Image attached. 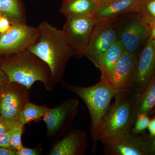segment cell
I'll return each instance as SVG.
<instances>
[{
    "instance_id": "6da1fadb",
    "label": "cell",
    "mask_w": 155,
    "mask_h": 155,
    "mask_svg": "<svg viewBox=\"0 0 155 155\" xmlns=\"http://www.w3.org/2000/svg\"><path fill=\"white\" fill-rule=\"evenodd\" d=\"M37 38L28 51L38 57L47 65L54 81L63 77L70 58L75 56L62 30L47 21L37 27Z\"/></svg>"
},
{
    "instance_id": "7a4b0ae2",
    "label": "cell",
    "mask_w": 155,
    "mask_h": 155,
    "mask_svg": "<svg viewBox=\"0 0 155 155\" xmlns=\"http://www.w3.org/2000/svg\"><path fill=\"white\" fill-rule=\"evenodd\" d=\"M0 66L9 80L30 88L36 81L48 85L53 80L48 67L41 59L29 51L4 57Z\"/></svg>"
},
{
    "instance_id": "3957f363",
    "label": "cell",
    "mask_w": 155,
    "mask_h": 155,
    "mask_svg": "<svg viewBox=\"0 0 155 155\" xmlns=\"http://www.w3.org/2000/svg\"><path fill=\"white\" fill-rule=\"evenodd\" d=\"M115 102L109 108L93 137L94 147L97 142L130 133L133 121L134 98L131 94L116 95Z\"/></svg>"
},
{
    "instance_id": "277c9868",
    "label": "cell",
    "mask_w": 155,
    "mask_h": 155,
    "mask_svg": "<svg viewBox=\"0 0 155 155\" xmlns=\"http://www.w3.org/2000/svg\"><path fill=\"white\" fill-rule=\"evenodd\" d=\"M71 88L81 98L88 108L92 137L110 106L111 101L116 95V91L109 82L101 79L92 86H72Z\"/></svg>"
},
{
    "instance_id": "5b68a950",
    "label": "cell",
    "mask_w": 155,
    "mask_h": 155,
    "mask_svg": "<svg viewBox=\"0 0 155 155\" xmlns=\"http://www.w3.org/2000/svg\"><path fill=\"white\" fill-rule=\"evenodd\" d=\"M115 25L117 40L125 51L138 55L150 35L149 26L142 21L135 13L128 14Z\"/></svg>"
},
{
    "instance_id": "8992f818",
    "label": "cell",
    "mask_w": 155,
    "mask_h": 155,
    "mask_svg": "<svg viewBox=\"0 0 155 155\" xmlns=\"http://www.w3.org/2000/svg\"><path fill=\"white\" fill-rule=\"evenodd\" d=\"M38 36L37 27L23 22L11 23L8 30L0 34V57L13 55L27 51Z\"/></svg>"
},
{
    "instance_id": "52a82bcc",
    "label": "cell",
    "mask_w": 155,
    "mask_h": 155,
    "mask_svg": "<svg viewBox=\"0 0 155 155\" xmlns=\"http://www.w3.org/2000/svg\"><path fill=\"white\" fill-rule=\"evenodd\" d=\"M95 25L92 17L67 18L62 30L75 56H84Z\"/></svg>"
},
{
    "instance_id": "ba28073f",
    "label": "cell",
    "mask_w": 155,
    "mask_h": 155,
    "mask_svg": "<svg viewBox=\"0 0 155 155\" xmlns=\"http://www.w3.org/2000/svg\"><path fill=\"white\" fill-rule=\"evenodd\" d=\"M155 74V41L150 35L137 55L135 81L131 92L134 99L147 86Z\"/></svg>"
},
{
    "instance_id": "9c48e42d",
    "label": "cell",
    "mask_w": 155,
    "mask_h": 155,
    "mask_svg": "<svg viewBox=\"0 0 155 155\" xmlns=\"http://www.w3.org/2000/svg\"><path fill=\"white\" fill-rule=\"evenodd\" d=\"M137 56L125 51L117 61L110 78L116 95L131 94L135 81Z\"/></svg>"
},
{
    "instance_id": "30bf717a",
    "label": "cell",
    "mask_w": 155,
    "mask_h": 155,
    "mask_svg": "<svg viewBox=\"0 0 155 155\" xmlns=\"http://www.w3.org/2000/svg\"><path fill=\"white\" fill-rule=\"evenodd\" d=\"M117 40V30L114 23L97 24L84 56L97 67L100 56Z\"/></svg>"
},
{
    "instance_id": "8fae6325",
    "label": "cell",
    "mask_w": 155,
    "mask_h": 155,
    "mask_svg": "<svg viewBox=\"0 0 155 155\" xmlns=\"http://www.w3.org/2000/svg\"><path fill=\"white\" fill-rule=\"evenodd\" d=\"M136 0H114L98 6L92 18L96 25L114 23L134 13Z\"/></svg>"
},
{
    "instance_id": "7c38bea8",
    "label": "cell",
    "mask_w": 155,
    "mask_h": 155,
    "mask_svg": "<svg viewBox=\"0 0 155 155\" xmlns=\"http://www.w3.org/2000/svg\"><path fill=\"white\" fill-rule=\"evenodd\" d=\"M101 142L107 155H145L142 149L138 135L130 133Z\"/></svg>"
},
{
    "instance_id": "4fadbf2b",
    "label": "cell",
    "mask_w": 155,
    "mask_h": 155,
    "mask_svg": "<svg viewBox=\"0 0 155 155\" xmlns=\"http://www.w3.org/2000/svg\"><path fill=\"white\" fill-rule=\"evenodd\" d=\"M6 87L0 97V116L1 121L12 125L19 122L22 109V100L17 92Z\"/></svg>"
},
{
    "instance_id": "5bb4252c",
    "label": "cell",
    "mask_w": 155,
    "mask_h": 155,
    "mask_svg": "<svg viewBox=\"0 0 155 155\" xmlns=\"http://www.w3.org/2000/svg\"><path fill=\"white\" fill-rule=\"evenodd\" d=\"M87 146L86 134L75 130L57 143L50 152L51 155H77L84 153Z\"/></svg>"
},
{
    "instance_id": "9a60e30c",
    "label": "cell",
    "mask_w": 155,
    "mask_h": 155,
    "mask_svg": "<svg viewBox=\"0 0 155 155\" xmlns=\"http://www.w3.org/2000/svg\"><path fill=\"white\" fill-rule=\"evenodd\" d=\"M78 101L71 100L53 109H48L43 117L48 133L52 134L61 127L69 116H73L76 112Z\"/></svg>"
},
{
    "instance_id": "2e32d148",
    "label": "cell",
    "mask_w": 155,
    "mask_h": 155,
    "mask_svg": "<svg viewBox=\"0 0 155 155\" xmlns=\"http://www.w3.org/2000/svg\"><path fill=\"white\" fill-rule=\"evenodd\" d=\"M125 51L122 44L117 40L100 56L97 67L101 72L100 79L110 83V77L116 63Z\"/></svg>"
},
{
    "instance_id": "e0dca14e",
    "label": "cell",
    "mask_w": 155,
    "mask_h": 155,
    "mask_svg": "<svg viewBox=\"0 0 155 155\" xmlns=\"http://www.w3.org/2000/svg\"><path fill=\"white\" fill-rule=\"evenodd\" d=\"M98 6L93 0H64L60 12L66 18L92 17Z\"/></svg>"
},
{
    "instance_id": "ac0fdd59",
    "label": "cell",
    "mask_w": 155,
    "mask_h": 155,
    "mask_svg": "<svg viewBox=\"0 0 155 155\" xmlns=\"http://www.w3.org/2000/svg\"><path fill=\"white\" fill-rule=\"evenodd\" d=\"M155 106V74L146 88L139 96L134 99L133 117L135 122L140 114L149 115Z\"/></svg>"
},
{
    "instance_id": "d6986e66",
    "label": "cell",
    "mask_w": 155,
    "mask_h": 155,
    "mask_svg": "<svg viewBox=\"0 0 155 155\" xmlns=\"http://www.w3.org/2000/svg\"><path fill=\"white\" fill-rule=\"evenodd\" d=\"M0 12L11 23H26V14L19 0H0Z\"/></svg>"
},
{
    "instance_id": "ffe728a7",
    "label": "cell",
    "mask_w": 155,
    "mask_h": 155,
    "mask_svg": "<svg viewBox=\"0 0 155 155\" xmlns=\"http://www.w3.org/2000/svg\"><path fill=\"white\" fill-rule=\"evenodd\" d=\"M49 108L44 106L37 105L27 102L22 108L19 118V123L23 127L33 121H37L43 118Z\"/></svg>"
},
{
    "instance_id": "44dd1931",
    "label": "cell",
    "mask_w": 155,
    "mask_h": 155,
    "mask_svg": "<svg viewBox=\"0 0 155 155\" xmlns=\"http://www.w3.org/2000/svg\"><path fill=\"white\" fill-rule=\"evenodd\" d=\"M134 13L149 26L155 23V0H136Z\"/></svg>"
},
{
    "instance_id": "7402d4cb",
    "label": "cell",
    "mask_w": 155,
    "mask_h": 155,
    "mask_svg": "<svg viewBox=\"0 0 155 155\" xmlns=\"http://www.w3.org/2000/svg\"><path fill=\"white\" fill-rule=\"evenodd\" d=\"M11 134V147L14 149L18 150L23 147L21 137L23 132V127L19 122H15L10 129Z\"/></svg>"
},
{
    "instance_id": "603a6c76",
    "label": "cell",
    "mask_w": 155,
    "mask_h": 155,
    "mask_svg": "<svg viewBox=\"0 0 155 155\" xmlns=\"http://www.w3.org/2000/svg\"><path fill=\"white\" fill-rule=\"evenodd\" d=\"M150 119L149 115L147 114H139L136 119L134 125L131 128V134L134 135H138L142 133L148 126Z\"/></svg>"
},
{
    "instance_id": "cb8c5ba5",
    "label": "cell",
    "mask_w": 155,
    "mask_h": 155,
    "mask_svg": "<svg viewBox=\"0 0 155 155\" xmlns=\"http://www.w3.org/2000/svg\"><path fill=\"white\" fill-rule=\"evenodd\" d=\"M138 138L145 154L155 155V136H138Z\"/></svg>"
},
{
    "instance_id": "d4e9b609",
    "label": "cell",
    "mask_w": 155,
    "mask_h": 155,
    "mask_svg": "<svg viewBox=\"0 0 155 155\" xmlns=\"http://www.w3.org/2000/svg\"><path fill=\"white\" fill-rule=\"evenodd\" d=\"M0 146L5 147H11L10 130L4 133L0 134Z\"/></svg>"
},
{
    "instance_id": "484cf974",
    "label": "cell",
    "mask_w": 155,
    "mask_h": 155,
    "mask_svg": "<svg viewBox=\"0 0 155 155\" xmlns=\"http://www.w3.org/2000/svg\"><path fill=\"white\" fill-rule=\"evenodd\" d=\"M11 23L6 16L0 17V34L7 31L11 27Z\"/></svg>"
},
{
    "instance_id": "4316f807",
    "label": "cell",
    "mask_w": 155,
    "mask_h": 155,
    "mask_svg": "<svg viewBox=\"0 0 155 155\" xmlns=\"http://www.w3.org/2000/svg\"><path fill=\"white\" fill-rule=\"evenodd\" d=\"M39 153L34 149L22 147L20 149L16 150V155H37Z\"/></svg>"
},
{
    "instance_id": "83f0119b",
    "label": "cell",
    "mask_w": 155,
    "mask_h": 155,
    "mask_svg": "<svg viewBox=\"0 0 155 155\" xmlns=\"http://www.w3.org/2000/svg\"><path fill=\"white\" fill-rule=\"evenodd\" d=\"M9 84L8 78L0 66V89L5 88Z\"/></svg>"
},
{
    "instance_id": "f1b7e54d",
    "label": "cell",
    "mask_w": 155,
    "mask_h": 155,
    "mask_svg": "<svg viewBox=\"0 0 155 155\" xmlns=\"http://www.w3.org/2000/svg\"><path fill=\"white\" fill-rule=\"evenodd\" d=\"M0 155H16V150L11 147H5L0 146Z\"/></svg>"
},
{
    "instance_id": "f546056e",
    "label": "cell",
    "mask_w": 155,
    "mask_h": 155,
    "mask_svg": "<svg viewBox=\"0 0 155 155\" xmlns=\"http://www.w3.org/2000/svg\"><path fill=\"white\" fill-rule=\"evenodd\" d=\"M150 133V136H155V116L150 119L147 127Z\"/></svg>"
},
{
    "instance_id": "4dcf8cb0",
    "label": "cell",
    "mask_w": 155,
    "mask_h": 155,
    "mask_svg": "<svg viewBox=\"0 0 155 155\" xmlns=\"http://www.w3.org/2000/svg\"><path fill=\"white\" fill-rule=\"evenodd\" d=\"M11 126L12 125L7 122L0 121V134L4 133L10 130Z\"/></svg>"
},
{
    "instance_id": "1f68e13d",
    "label": "cell",
    "mask_w": 155,
    "mask_h": 155,
    "mask_svg": "<svg viewBox=\"0 0 155 155\" xmlns=\"http://www.w3.org/2000/svg\"><path fill=\"white\" fill-rule=\"evenodd\" d=\"M150 34L155 41V23L149 25Z\"/></svg>"
},
{
    "instance_id": "d6a6232c",
    "label": "cell",
    "mask_w": 155,
    "mask_h": 155,
    "mask_svg": "<svg viewBox=\"0 0 155 155\" xmlns=\"http://www.w3.org/2000/svg\"><path fill=\"white\" fill-rule=\"evenodd\" d=\"M113 1H114V0H101L98 6L107 4V3L110 2H112Z\"/></svg>"
},
{
    "instance_id": "836d02e7",
    "label": "cell",
    "mask_w": 155,
    "mask_h": 155,
    "mask_svg": "<svg viewBox=\"0 0 155 155\" xmlns=\"http://www.w3.org/2000/svg\"><path fill=\"white\" fill-rule=\"evenodd\" d=\"M150 115H152V116H155V106L153 108V109L152 110L151 112Z\"/></svg>"
},
{
    "instance_id": "e575fe53",
    "label": "cell",
    "mask_w": 155,
    "mask_h": 155,
    "mask_svg": "<svg viewBox=\"0 0 155 155\" xmlns=\"http://www.w3.org/2000/svg\"><path fill=\"white\" fill-rule=\"evenodd\" d=\"M93 1L95 2H96L98 4V5H99L101 0H93Z\"/></svg>"
},
{
    "instance_id": "d590c367",
    "label": "cell",
    "mask_w": 155,
    "mask_h": 155,
    "mask_svg": "<svg viewBox=\"0 0 155 155\" xmlns=\"http://www.w3.org/2000/svg\"><path fill=\"white\" fill-rule=\"evenodd\" d=\"M4 88L0 89V97H1V94H2V91L4 89ZM0 121H1V116H0Z\"/></svg>"
},
{
    "instance_id": "8d00e7d4",
    "label": "cell",
    "mask_w": 155,
    "mask_h": 155,
    "mask_svg": "<svg viewBox=\"0 0 155 155\" xmlns=\"http://www.w3.org/2000/svg\"><path fill=\"white\" fill-rule=\"evenodd\" d=\"M2 14H1V12H0V17H2Z\"/></svg>"
}]
</instances>
